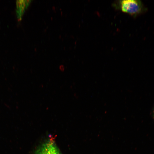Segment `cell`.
I'll return each instance as SVG.
<instances>
[{"instance_id":"6da1fadb","label":"cell","mask_w":154,"mask_h":154,"mask_svg":"<svg viewBox=\"0 0 154 154\" xmlns=\"http://www.w3.org/2000/svg\"><path fill=\"white\" fill-rule=\"evenodd\" d=\"M113 5L116 9L134 17L141 14L145 10L140 0H120L115 2Z\"/></svg>"},{"instance_id":"7a4b0ae2","label":"cell","mask_w":154,"mask_h":154,"mask_svg":"<svg viewBox=\"0 0 154 154\" xmlns=\"http://www.w3.org/2000/svg\"><path fill=\"white\" fill-rule=\"evenodd\" d=\"M35 154H62L54 142L49 140L40 146Z\"/></svg>"},{"instance_id":"3957f363","label":"cell","mask_w":154,"mask_h":154,"mask_svg":"<svg viewBox=\"0 0 154 154\" xmlns=\"http://www.w3.org/2000/svg\"><path fill=\"white\" fill-rule=\"evenodd\" d=\"M30 1H17V14L18 18L20 19L24 12L25 8L28 5Z\"/></svg>"},{"instance_id":"277c9868","label":"cell","mask_w":154,"mask_h":154,"mask_svg":"<svg viewBox=\"0 0 154 154\" xmlns=\"http://www.w3.org/2000/svg\"><path fill=\"white\" fill-rule=\"evenodd\" d=\"M153 114H154V110H153Z\"/></svg>"}]
</instances>
